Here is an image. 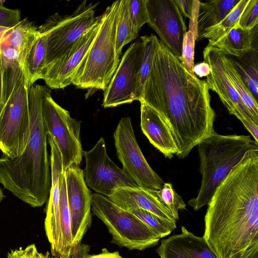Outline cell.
Masks as SVG:
<instances>
[{
    "mask_svg": "<svg viewBox=\"0 0 258 258\" xmlns=\"http://www.w3.org/2000/svg\"><path fill=\"white\" fill-rule=\"evenodd\" d=\"M141 101L159 114L171 134L178 150L176 155L180 159L215 132V112L206 82L190 74L159 40Z\"/></svg>",
    "mask_w": 258,
    "mask_h": 258,
    "instance_id": "6da1fadb",
    "label": "cell"
},
{
    "mask_svg": "<svg viewBox=\"0 0 258 258\" xmlns=\"http://www.w3.org/2000/svg\"><path fill=\"white\" fill-rule=\"evenodd\" d=\"M208 205L203 237L218 258L258 248V149L245 153Z\"/></svg>",
    "mask_w": 258,
    "mask_h": 258,
    "instance_id": "7a4b0ae2",
    "label": "cell"
},
{
    "mask_svg": "<svg viewBox=\"0 0 258 258\" xmlns=\"http://www.w3.org/2000/svg\"><path fill=\"white\" fill-rule=\"evenodd\" d=\"M50 90L33 84L29 89L30 130L26 146L19 156L0 158V182L18 199L35 208L48 199L51 187L50 158L42 101Z\"/></svg>",
    "mask_w": 258,
    "mask_h": 258,
    "instance_id": "3957f363",
    "label": "cell"
},
{
    "mask_svg": "<svg viewBox=\"0 0 258 258\" xmlns=\"http://www.w3.org/2000/svg\"><path fill=\"white\" fill-rule=\"evenodd\" d=\"M202 181L197 196L188 204L198 211L208 205L215 189L245 153L258 149L250 136L222 135L216 132L198 145Z\"/></svg>",
    "mask_w": 258,
    "mask_h": 258,
    "instance_id": "277c9868",
    "label": "cell"
},
{
    "mask_svg": "<svg viewBox=\"0 0 258 258\" xmlns=\"http://www.w3.org/2000/svg\"><path fill=\"white\" fill-rule=\"evenodd\" d=\"M118 1L106 9L98 33L72 84L90 91H104L120 62L115 51L116 13Z\"/></svg>",
    "mask_w": 258,
    "mask_h": 258,
    "instance_id": "5b68a950",
    "label": "cell"
},
{
    "mask_svg": "<svg viewBox=\"0 0 258 258\" xmlns=\"http://www.w3.org/2000/svg\"><path fill=\"white\" fill-rule=\"evenodd\" d=\"M29 87L23 73L5 87L4 103L0 112V150L13 158L26 146L30 130Z\"/></svg>",
    "mask_w": 258,
    "mask_h": 258,
    "instance_id": "8992f818",
    "label": "cell"
},
{
    "mask_svg": "<svg viewBox=\"0 0 258 258\" xmlns=\"http://www.w3.org/2000/svg\"><path fill=\"white\" fill-rule=\"evenodd\" d=\"M91 210L105 225L112 236L111 242L130 250H142L156 245L160 238L145 223L107 197L93 194Z\"/></svg>",
    "mask_w": 258,
    "mask_h": 258,
    "instance_id": "52a82bcc",
    "label": "cell"
},
{
    "mask_svg": "<svg viewBox=\"0 0 258 258\" xmlns=\"http://www.w3.org/2000/svg\"><path fill=\"white\" fill-rule=\"evenodd\" d=\"M98 3L80 4L70 15L61 16L56 13L47 19L38 27L46 44V67L63 54L100 19L95 17Z\"/></svg>",
    "mask_w": 258,
    "mask_h": 258,
    "instance_id": "ba28073f",
    "label": "cell"
},
{
    "mask_svg": "<svg viewBox=\"0 0 258 258\" xmlns=\"http://www.w3.org/2000/svg\"><path fill=\"white\" fill-rule=\"evenodd\" d=\"M42 108L47 135L60 152L63 171L74 165L79 166L84 152L80 137L81 121L73 118L68 110L54 101L50 90L44 97Z\"/></svg>",
    "mask_w": 258,
    "mask_h": 258,
    "instance_id": "9c48e42d",
    "label": "cell"
},
{
    "mask_svg": "<svg viewBox=\"0 0 258 258\" xmlns=\"http://www.w3.org/2000/svg\"><path fill=\"white\" fill-rule=\"evenodd\" d=\"M114 145L122 169L138 186L160 189L164 182L150 167L135 137L130 117H122L113 134Z\"/></svg>",
    "mask_w": 258,
    "mask_h": 258,
    "instance_id": "30bf717a",
    "label": "cell"
},
{
    "mask_svg": "<svg viewBox=\"0 0 258 258\" xmlns=\"http://www.w3.org/2000/svg\"><path fill=\"white\" fill-rule=\"evenodd\" d=\"M205 62L211 69L207 77L206 83L209 90L216 92L230 114L235 116L250 133L254 140L258 142V122L252 117L243 104L226 74L223 53L219 49L207 46L203 50Z\"/></svg>",
    "mask_w": 258,
    "mask_h": 258,
    "instance_id": "8fae6325",
    "label": "cell"
},
{
    "mask_svg": "<svg viewBox=\"0 0 258 258\" xmlns=\"http://www.w3.org/2000/svg\"><path fill=\"white\" fill-rule=\"evenodd\" d=\"M83 156L86 165L83 172L86 184L96 193L108 197L118 187L138 186L109 157L103 137L92 149L84 151Z\"/></svg>",
    "mask_w": 258,
    "mask_h": 258,
    "instance_id": "7c38bea8",
    "label": "cell"
},
{
    "mask_svg": "<svg viewBox=\"0 0 258 258\" xmlns=\"http://www.w3.org/2000/svg\"><path fill=\"white\" fill-rule=\"evenodd\" d=\"M143 49L144 44L140 39L132 44L125 51L104 91L103 107H114L135 100L137 75Z\"/></svg>",
    "mask_w": 258,
    "mask_h": 258,
    "instance_id": "4fadbf2b",
    "label": "cell"
},
{
    "mask_svg": "<svg viewBox=\"0 0 258 258\" xmlns=\"http://www.w3.org/2000/svg\"><path fill=\"white\" fill-rule=\"evenodd\" d=\"M148 25L179 60L186 26L175 0H146Z\"/></svg>",
    "mask_w": 258,
    "mask_h": 258,
    "instance_id": "5bb4252c",
    "label": "cell"
},
{
    "mask_svg": "<svg viewBox=\"0 0 258 258\" xmlns=\"http://www.w3.org/2000/svg\"><path fill=\"white\" fill-rule=\"evenodd\" d=\"M64 174L71 216L73 249L81 243L91 225L93 194L88 188L83 170L79 165L70 166L64 171Z\"/></svg>",
    "mask_w": 258,
    "mask_h": 258,
    "instance_id": "9a60e30c",
    "label": "cell"
},
{
    "mask_svg": "<svg viewBox=\"0 0 258 258\" xmlns=\"http://www.w3.org/2000/svg\"><path fill=\"white\" fill-rule=\"evenodd\" d=\"M102 18L63 54L47 65L43 79L51 89H63L72 84L98 33Z\"/></svg>",
    "mask_w": 258,
    "mask_h": 258,
    "instance_id": "2e32d148",
    "label": "cell"
},
{
    "mask_svg": "<svg viewBox=\"0 0 258 258\" xmlns=\"http://www.w3.org/2000/svg\"><path fill=\"white\" fill-rule=\"evenodd\" d=\"M50 147L51 187L46 210L44 228L50 244L51 253L58 254L59 244V200L60 178L63 173L60 152L53 139L47 136Z\"/></svg>",
    "mask_w": 258,
    "mask_h": 258,
    "instance_id": "e0dca14e",
    "label": "cell"
},
{
    "mask_svg": "<svg viewBox=\"0 0 258 258\" xmlns=\"http://www.w3.org/2000/svg\"><path fill=\"white\" fill-rule=\"evenodd\" d=\"M181 232L161 240L156 249L160 258H218L203 237L181 227Z\"/></svg>",
    "mask_w": 258,
    "mask_h": 258,
    "instance_id": "ac0fdd59",
    "label": "cell"
},
{
    "mask_svg": "<svg viewBox=\"0 0 258 258\" xmlns=\"http://www.w3.org/2000/svg\"><path fill=\"white\" fill-rule=\"evenodd\" d=\"M107 198L117 206L125 210L141 209L162 219L176 223L170 212L159 200L155 189L139 186L118 187Z\"/></svg>",
    "mask_w": 258,
    "mask_h": 258,
    "instance_id": "d6986e66",
    "label": "cell"
},
{
    "mask_svg": "<svg viewBox=\"0 0 258 258\" xmlns=\"http://www.w3.org/2000/svg\"><path fill=\"white\" fill-rule=\"evenodd\" d=\"M140 103L142 132L165 157L171 159L178 150L168 128L157 111L144 102Z\"/></svg>",
    "mask_w": 258,
    "mask_h": 258,
    "instance_id": "ffe728a7",
    "label": "cell"
},
{
    "mask_svg": "<svg viewBox=\"0 0 258 258\" xmlns=\"http://www.w3.org/2000/svg\"><path fill=\"white\" fill-rule=\"evenodd\" d=\"M212 46L226 55L240 58L252 49H257V25L253 29H245L238 24Z\"/></svg>",
    "mask_w": 258,
    "mask_h": 258,
    "instance_id": "44dd1931",
    "label": "cell"
},
{
    "mask_svg": "<svg viewBox=\"0 0 258 258\" xmlns=\"http://www.w3.org/2000/svg\"><path fill=\"white\" fill-rule=\"evenodd\" d=\"M40 35L38 27L25 18L15 26L7 29L0 39V43H7L18 51L22 69L26 56Z\"/></svg>",
    "mask_w": 258,
    "mask_h": 258,
    "instance_id": "7402d4cb",
    "label": "cell"
},
{
    "mask_svg": "<svg viewBox=\"0 0 258 258\" xmlns=\"http://www.w3.org/2000/svg\"><path fill=\"white\" fill-rule=\"evenodd\" d=\"M239 1H200L197 18V37L205 29L221 22L231 11Z\"/></svg>",
    "mask_w": 258,
    "mask_h": 258,
    "instance_id": "603a6c76",
    "label": "cell"
},
{
    "mask_svg": "<svg viewBox=\"0 0 258 258\" xmlns=\"http://www.w3.org/2000/svg\"><path fill=\"white\" fill-rule=\"evenodd\" d=\"M45 40L41 34L26 56L22 71L30 87L39 79H43L46 68Z\"/></svg>",
    "mask_w": 258,
    "mask_h": 258,
    "instance_id": "cb8c5ba5",
    "label": "cell"
},
{
    "mask_svg": "<svg viewBox=\"0 0 258 258\" xmlns=\"http://www.w3.org/2000/svg\"><path fill=\"white\" fill-rule=\"evenodd\" d=\"M115 51L119 58L124 46L138 36L128 12L127 0L118 1L116 13Z\"/></svg>",
    "mask_w": 258,
    "mask_h": 258,
    "instance_id": "d4e9b609",
    "label": "cell"
},
{
    "mask_svg": "<svg viewBox=\"0 0 258 258\" xmlns=\"http://www.w3.org/2000/svg\"><path fill=\"white\" fill-rule=\"evenodd\" d=\"M244 83L257 100V49H252L240 58L230 56Z\"/></svg>",
    "mask_w": 258,
    "mask_h": 258,
    "instance_id": "484cf974",
    "label": "cell"
},
{
    "mask_svg": "<svg viewBox=\"0 0 258 258\" xmlns=\"http://www.w3.org/2000/svg\"><path fill=\"white\" fill-rule=\"evenodd\" d=\"M224 68L228 78L254 119L258 122L257 100L253 96L236 69L230 56L223 53Z\"/></svg>",
    "mask_w": 258,
    "mask_h": 258,
    "instance_id": "4316f807",
    "label": "cell"
},
{
    "mask_svg": "<svg viewBox=\"0 0 258 258\" xmlns=\"http://www.w3.org/2000/svg\"><path fill=\"white\" fill-rule=\"evenodd\" d=\"M248 0H239L231 11L219 23L205 29L196 40L208 39L207 46L217 41L236 26Z\"/></svg>",
    "mask_w": 258,
    "mask_h": 258,
    "instance_id": "83f0119b",
    "label": "cell"
},
{
    "mask_svg": "<svg viewBox=\"0 0 258 258\" xmlns=\"http://www.w3.org/2000/svg\"><path fill=\"white\" fill-rule=\"evenodd\" d=\"M144 44V49L140 61L137 79L135 100L141 101L143 92L147 77L150 73L153 56L158 39L154 34L141 37Z\"/></svg>",
    "mask_w": 258,
    "mask_h": 258,
    "instance_id": "f1b7e54d",
    "label": "cell"
},
{
    "mask_svg": "<svg viewBox=\"0 0 258 258\" xmlns=\"http://www.w3.org/2000/svg\"><path fill=\"white\" fill-rule=\"evenodd\" d=\"M127 211L148 226L160 239L168 235L176 228V223L162 219L146 210L137 208Z\"/></svg>",
    "mask_w": 258,
    "mask_h": 258,
    "instance_id": "f546056e",
    "label": "cell"
},
{
    "mask_svg": "<svg viewBox=\"0 0 258 258\" xmlns=\"http://www.w3.org/2000/svg\"><path fill=\"white\" fill-rule=\"evenodd\" d=\"M156 195L161 203L172 214L175 220L179 219L178 211L186 209L182 197L174 190L170 183H164L162 188L156 190Z\"/></svg>",
    "mask_w": 258,
    "mask_h": 258,
    "instance_id": "4dcf8cb0",
    "label": "cell"
},
{
    "mask_svg": "<svg viewBox=\"0 0 258 258\" xmlns=\"http://www.w3.org/2000/svg\"><path fill=\"white\" fill-rule=\"evenodd\" d=\"M197 36V32L192 29L185 33L183 39L182 54L180 59L183 66L192 76H195L193 68L195 44Z\"/></svg>",
    "mask_w": 258,
    "mask_h": 258,
    "instance_id": "1f68e13d",
    "label": "cell"
},
{
    "mask_svg": "<svg viewBox=\"0 0 258 258\" xmlns=\"http://www.w3.org/2000/svg\"><path fill=\"white\" fill-rule=\"evenodd\" d=\"M127 3L130 19L139 31L144 24L149 22L146 0H127Z\"/></svg>",
    "mask_w": 258,
    "mask_h": 258,
    "instance_id": "d6a6232c",
    "label": "cell"
},
{
    "mask_svg": "<svg viewBox=\"0 0 258 258\" xmlns=\"http://www.w3.org/2000/svg\"><path fill=\"white\" fill-rule=\"evenodd\" d=\"M238 25L250 30L258 25V0H248L240 16Z\"/></svg>",
    "mask_w": 258,
    "mask_h": 258,
    "instance_id": "836d02e7",
    "label": "cell"
},
{
    "mask_svg": "<svg viewBox=\"0 0 258 258\" xmlns=\"http://www.w3.org/2000/svg\"><path fill=\"white\" fill-rule=\"evenodd\" d=\"M5 1H0V28L10 29L18 24L21 20L18 9H12L4 6Z\"/></svg>",
    "mask_w": 258,
    "mask_h": 258,
    "instance_id": "e575fe53",
    "label": "cell"
},
{
    "mask_svg": "<svg viewBox=\"0 0 258 258\" xmlns=\"http://www.w3.org/2000/svg\"><path fill=\"white\" fill-rule=\"evenodd\" d=\"M37 252L35 244H31L25 248L20 247L11 250L7 258H34Z\"/></svg>",
    "mask_w": 258,
    "mask_h": 258,
    "instance_id": "d590c367",
    "label": "cell"
},
{
    "mask_svg": "<svg viewBox=\"0 0 258 258\" xmlns=\"http://www.w3.org/2000/svg\"><path fill=\"white\" fill-rule=\"evenodd\" d=\"M175 2L179 8L182 16L190 19L192 17L194 1L175 0Z\"/></svg>",
    "mask_w": 258,
    "mask_h": 258,
    "instance_id": "8d00e7d4",
    "label": "cell"
},
{
    "mask_svg": "<svg viewBox=\"0 0 258 258\" xmlns=\"http://www.w3.org/2000/svg\"><path fill=\"white\" fill-rule=\"evenodd\" d=\"M90 246L86 244H79L72 249L69 258H86L89 254Z\"/></svg>",
    "mask_w": 258,
    "mask_h": 258,
    "instance_id": "74e56055",
    "label": "cell"
},
{
    "mask_svg": "<svg viewBox=\"0 0 258 258\" xmlns=\"http://www.w3.org/2000/svg\"><path fill=\"white\" fill-rule=\"evenodd\" d=\"M193 71L196 76H197L199 78H202L207 77L210 75L211 69L208 63L203 61L194 64Z\"/></svg>",
    "mask_w": 258,
    "mask_h": 258,
    "instance_id": "f35d334b",
    "label": "cell"
},
{
    "mask_svg": "<svg viewBox=\"0 0 258 258\" xmlns=\"http://www.w3.org/2000/svg\"><path fill=\"white\" fill-rule=\"evenodd\" d=\"M86 258H124L122 257L118 251L109 252L106 248H103L102 252L96 254H88Z\"/></svg>",
    "mask_w": 258,
    "mask_h": 258,
    "instance_id": "ab89813d",
    "label": "cell"
},
{
    "mask_svg": "<svg viewBox=\"0 0 258 258\" xmlns=\"http://www.w3.org/2000/svg\"><path fill=\"white\" fill-rule=\"evenodd\" d=\"M4 79L3 71L2 70L1 60L0 57V112L3 108L4 103V92H5V85H4Z\"/></svg>",
    "mask_w": 258,
    "mask_h": 258,
    "instance_id": "60d3db41",
    "label": "cell"
},
{
    "mask_svg": "<svg viewBox=\"0 0 258 258\" xmlns=\"http://www.w3.org/2000/svg\"><path fill=\"white\" fill-rule=\"evenodd\" d=\"M49 253L47 251L46 253L43 254L42 253H40L38 251L37 252L36 256L34 258H47L48 256L49 255Z\"/></svg>",
    "mask_w": 258,
    "mask_h": 258,
    "instance_id": "b9f144b4",
    "label": "cell"
},
{
    "mask_svg": "<svg viewBox=\"0 0 258 258\" xmlns=\"http://www.w3.org/2000/svg\"><path fill=\"white\" fill-rule=\"evenodd\" d=\"M5 196L3 194V192L2 189L0 188V203L2 201L3 199L4 198Z\"/></svg>",
    "mask_w": 258,
    "mask_h": 258,
    "instance_id": "7bdbcfd3",
    "label": "cell"
},
{
    "mask_svg": "<svg viewBox=\"0 0 258 258\" xmlns=\"http://www.w3.org/2000/svg\"><path fill=\"white\" fill-rule=\"evenodd\" d=\"M47 258H57V257H51V256H50V254H49V255L48 256Z\"/></svg>",
    "mask_w": 258,
    "mask_h": 258,
    "instance_id": "ee69618b",
    "label": "cell"
}]
</instances>
